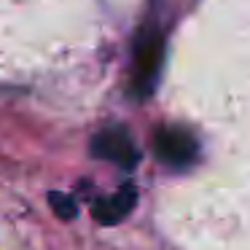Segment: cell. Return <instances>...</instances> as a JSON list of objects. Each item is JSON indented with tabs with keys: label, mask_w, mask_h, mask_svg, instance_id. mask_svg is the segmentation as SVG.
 <instances>
[{
	"label": "cell",
	"mask_w": 250,
	"mask_h": 250,
	"mask_svg": "<svg viewBox=\"0 0 250 250\" xmlns=\"http://www.w3.org/2000/svg\"><path fill=\"white\" fill-rule=\"evenodd\" d=\"M132 199H135V191H132L129 186H124V188H121L116 196H108V199L100 202V205L94 207V215H97L103 223L119 221L121 215H126V212H129Z\"/></svg>",
	"instance_id": "cell-2"
},
{
	"label": "cell",
	"mask_w": 250,
	"mask_h": 250,
	"mask_svg": "<svg viewBox=\"0 0 250 250\" xmlns=\"http://www.w3.org/2000/svg\"><path fill=\"white\" fill-rule=\"evenodd\" d=\"M159 151L164 153V159H172V162H183L194 153V146L186 135H178V132H169V135L159 137Z\"/></svg>",
	"instance_id": "cell-3"
},
{
	"label": "cell",
	"mask_w": 250,
	"mask_h": 250,
	"mask_svg": "<svg viewBox=\"0 0 250 250\" xmlns=\"http://www.w3.org/2000/svg\"><path fill=\"white\" fill-rule=\"evenodd\" d=\"M97 151L103 153V156H110V159H116V162H121L124 167H132V164L137 162L135 148L129 146V140H126L121 132H116V135L108 132V135L97 143Z\"/></svg>",
	"instance_id": "cell-1"
}]
</instances>
